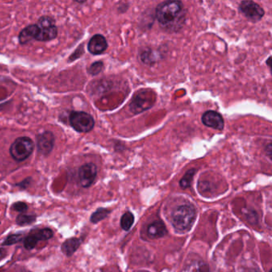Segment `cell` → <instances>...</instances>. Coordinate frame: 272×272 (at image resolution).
<instances>
[{
    "label": "cell",
    "mask_w": 272,
    "mask_h": 272,
    "mask_svg": "<svg viewBox=\"0 0 272 272\" xmlns=\"http://www.w3.org/2000/svg\"><path fill=\"white\" fill-rule=\"evenodd\" d=\"M186 12L181 1H165L157 5L155 14L160 28L166 31L178 32L185 24Z\"/></svg>",
    "instance_id": "6da1fadb"
},
{
    "label": "cell",
    "mask_w": 272,
    "mask_h": 272,
    "mask_svg": "<svg viewBox=\"0 0 272 272\" xmlns=\"http://www.w3.org/2000/svg\"><path fill=\"white\" fill-rule=\"evenodd\" d=\"M196 219V211L192 205L180 206L172 215V224L176 230L179 232H188L192 228Z\"/></svg>",
    "instance_id": "7a4b0ae2"
},
{
    "label": "cell",
    "mask_w": 272,
    "mask_h": 272,
    "mask_svg": "<svg viewBox=\"0 0 272 272\" xmlns=\"http://www.w3.org/2000/svg\"><path fill=\"white\" fill-rule=\"evenodd\" d=\"M156 95L151 90H142L138 91L131 100L129 103V110L133 114L150 110L156 102Z\"/></svg>",
    "instance_id": "3957f363"
},
{
    "label": "cell",
    "mask_w": 272,
    "mask_h": 272,
    "mask_svg": "<svg viewBox=\"0 0 272 272\" xmlns=\"http://www.w3.org/2000/svg\"><path fill=\"white\" fill-rule=\"evenodd\" d=\"M34 147V143L30 138L19 137L11 145L10 153L16 161H24L30 156Z\"/></svg>",
    "instance_id": "277c9868"
},
{
    "label": "cell",
    "mask_w": 272,
    "mask_h": 272,
    "mask_svg": "<svg viewBox=\"0 0 272 272\" xmlns=\"http://www.w3.org/2000/svg\"><path fill=\"white\" fill-rule=\"evenodd\" d=\"M36 25L38 26V28L36 40L45 42L52 40L57 37V27L55 26V20L52 18L43 16L39 19Z\"/></svg>",
    "instance_id": "5b68a950"
},
{
    "label": "cell",
    "mask_w": 272,
    "mask_h": 272,
    "mask_svg": "<svg viewBox=\"0 0 272 272\" xmlns=\"http://www.w3.org/2000/svg\"><path fill=\"white\" fill-rule=\"evenodd\" d=\"M71 126L79 133H88L94 127V120L91 114L80 111H74L70 115Z\"/></svg>",
    "instance_id": "8992f818"
},
{
    "label": "cell",
    "mask_w": 272,
    "mask_h": 272,
    "mask_svg": "<svg viewBox=\"0 0 272 272\" xmlns=\"http://www.w3.org/2000/svg\"><path fill=\"white\" fill-rule=\"evenodd\" d=\"M239 10L241 14L251 23L260 21L265 15V11L260 5L248 0L242 1L239 6Z\"/></svg>",
    "instance_id": "52a82bcc"
},
{
    "label": "cell",
    "mask_w": 272,
    "mask_h": 272,
    "mask_svg": "<svg viewBox=\"0 0 272 272\" xmlns=\"http://www.w3.org/2000/svg\"><path fill=\"white\" fill-rule=\"evenodd\" d=\"M97 166L93 163H88L81 167L78 170V178L80 181L81 185L83 188H89L97 177Z\"/></svg>",
    "instance_id": "ba28073f"
},
{
    "label": "cell",
    "mask_w": 272,
    "mask_h": 272,
    "mask_svg": "<svg viewBox=\"0 0 272 272\" xmlns=\"http://www.w3.org/2000/svg\"><path fill=\"white\" fill-rule=\"evenodd\" d=\"M201 121L205 126L209 127L212 129L219 131L223 130L224 129V120L223 117L221 114L213 110H209L203 114Z\"/></svg>",
    "instance_id": "9c48e42d"
},
{
    "label": "cell",
    "mask_w": 272,
    "mask_h": 272,
    "mask_svg": "<svg viewBox=\"0 0 272 272\" xmlns=\"http://www.w3.org/2000/svg\"><path fill=\"white\" fill-rule=\"evenodd\" d=\"M55 143V137L51 132H44L37 136L38 151L42 155H48L52 151Z\"/></svg>",
    "instance_id": "30bf717a"
},
{
    "label": "cell",
    "mask_w": 272,
    "mask_h": 272,
    "mask_svg": "<svg viewBox=\"0 0 272 272\" xmlns=\"http://www.w3.org/2000/svg\"><path fill=\"white\" fill-rule=\"evenodd\" d=\"M108 48L106 38L101 34H95L88 43V51L92 55H97L104 53Z\"/></svg>",
    "instance_id": "8fae6325"
},
{
    "label": "cell",
    "mask_w": 272,
    "mask_h": 272,
    "mask_svg": "<svg viewBox=\"0 0 272 272\" xmlns=\"http://www.w3.org/2000/svg\"><path fill=\"white\" fill-rule=\"evenodd\" d=\"M83 240L82 238H70L68 239L61 244V251L66 256H71L74 255V252L80 247Z\"/></svg>",
    "instance_id": "7c38bea8"
},
{
    "label": "cell",
    "mask_w": 272,
    "mask_h": 272,
    "mask_svg": "<svg viewBox=\"0 0 272 272\" xmlns=\"http://www.w3.org/2000/svg\"><path fill=\"white\" fill-rule=\"evenodd\" d=\"M148 236L151 239H158L165 236L167 233L166 227L161 221H155L150 224L147 229Z\"/></svg>",
    "instance_id": "4fadbf2b"
},
{
    "label": "cell",
    "mask_w": 272,
    "mask_h": 272,
    "mask_svg": "<svg viewBox=\"0 0 272 272\" xmlns=\"http://www.w3.org/2000/svg\"><path fill=\"white\" fill-rule=\"evenodd\" d=\"M38 26L36 24L28 26L20 32L19 35V42L21 44H26L33 39H35L36 36L38 34Z\"/></svg>",
    "instance_id": "5bb4252c"
},
{
    "label": "cell",
    "mask_w": 272,
    "mask_h": 272,
    "mask_svg": "<svg viewBox=\"0 0 272 272\" xmlns=\"http://www.w3.org/2000/svg\"><path fill=\"white\" fill-rule=\"evenodd\" d=\"M134 223V215L130 212H127L122 215L121 219V227L124 230L127 231L130 229Z\"/></svg>",
    "instance_id": "9a60e30c"
},
{
    "label": "cell",
    "mask_w": 272,
    "mask_h": 272,
    "mask_svg": "<svg viewBox=\"0 0 272 272\" xmlns=\"http://www.w3.org/2000/svg\"><path fill=\"white\" fill-rule=\"evenodd\" d=\"M195 173H196V169H189L187 173L184 174L182 179L180 181V185L183 189L188 188L191 186V183H192V179H193V177H194Z\"/></svg>",
    "instance_id": "2e32d148"
},
{
    "label": "cell",
    "mask_w": 272,
    "mask_h": 272,
    "mask_svg": "<svg viewBox=\"0 0 272 272\" xmlns=\"http://www.w3.org/2000/svg\"><path fill=\"white\" fill-rule=\"evenodd\" d=\"M110 213V210H108L106 209H103V208H100L97 209V211L92 214L91 217V221L93 224H97L98 222L101 221L102 219L109 215Z\"/></svg>",
    "instance_id": "e0dca14e"
},
{
    "label": "cell",
    "mask_w": 272,
    "mask_h": 272,
    "mask_svg": "<svg viewBox=\"0 0 272 272\" xmlns=\"http://www.w3.org/2000/svg\"><path fill=\"white\" fill-rule=\"evenodd\" d=\"M34 237L37 239V241H47L53 237V232L50 228H43L41 230L37 231L36 232H31Z\"/></svg>",
    "instance_id": "ac0fdd59"
},
{
    "label": "cell",
    "mask_w": 272,
    "mask_h": 272,
    "mask_svg": "<svg viewBox=\"0 0 272 272\" xmlns=\"http://www.w3.org/2000/svg\"><path fill=\"white\" fill-rule=\"evenodd\" d=\"M36 216L34 215L28 214H19L16 218V223L19 226L28 225L35 221Z\"/></svg>",
    "instance_id": "d6986e66"
},
{
    "label": "cell",
    "mask_w": 272,
    "mask_h": 272,
    "mask_svg": "<svg viewBox=\"0 0 272 272\" xmlns=\"http://www.w3.org/2000/svg\"><path fill=\"white\" fill-rule=\"evenodd\" d=\"M141 60L144 63H155L156 61V56L152 51H145L141 55Z\"/></svg>",
    "instance_id": "ffe728a7"
},
{
    "label": "cell",
    "mask_w": 272,
    "mask_h": 272,
    "mask_svg": "<svg viewBox=\"0 0 272 272\" xmlns=\"http://www.w3.org/2000/svg\"><path fill=\"white\" fill-rule=\"evenodd\" d=\"M23 238H24V235L23 234L10 235L5 240L4 242H2V245H4V246H11V245L20 242L23 240Z\"/></svg>",
    "instance_id": "44dd1931"
},
{
    "label": "cell",
    "mask_w": 272,
    "mask_h": 272,
    "mask_svg": "<svg viewBox=\"0 0 272 272\" xmlns=\"http://www.w3.org/2000/svg\"><path fill=\"white\" fill-rule=\"evenodd\" d=\"M38 242V241H37V239L33 236L32 233H30L24 240V247L27 250H32V249H34L36 247V245H37Z\"/></svg>",
    "instance_id": "7402d4cb"
},
{
    "label": "cell",
    "mask_w": 272,
    "mask_h": 272,
    "mask_svg": "<svg viewBox=\"0 0 272 272\" xmlns=\"http://www.w3.org/2000/svg\"><path fill=\"white\" fill-rule=\"evenodd\" d=\"M103 68L104 64L102 61H96L90 66L88 72L92 75H97L101 73V70H103Z\"/></svg>",
    "instance_id": "603a6c76"
},
{
    "label": "cell",
    "mask_w": 272,
    "mask_h": 272,
    "mask_svg": "<svg viewBox=\"0 0 272 272\" xmlns=\"http://www.w3.org/2000/svg\"><path fill=\"white\" fill-rule=\"evenodd\" d=\"M28 209V206L26 203L21 202H16L12 205V209H14L15 211L19 212H24L27 211Z\"/></svg>",
    "instance_id": "cb8c5ba5"
},
{
    "label": "cell",
    "mask_w": 272,
    "mask_h": 272,
    "mask_svg": "<svg viewBox=\"0 0 272 272\" xmlns=\"http://www.w3.org/2000/svg\"><path fill=\"white\" fill-rule=\"evenodd\" d=\"M272 144L268 143V146H266V148H265V151H266L267 155H268V157H269V159H272Z\"/></svg>",
    "instance_id": "d4e9b609"
},
{
    "label": "cell",
    "mask_w": 272,
    "mask_h": 272,
    "mask_svg": "<svg viewBox=\"0 0 272 272\" xmlns=\"http://www.w3.org/2000/svg\"><path fill=\"white\" fill-rule=\"evenodd\" d=\"M6 251L4 248H0V261L6 255Z\"/></svg>",
    "instance_id": "484cf974"
}]
</instances>
